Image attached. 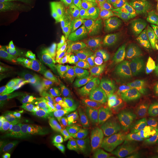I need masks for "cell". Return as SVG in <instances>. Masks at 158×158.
<instances>
[{"label":"cell","instance_id":"obj_1","mask_svg":"<svg viewBox=\"0 0 158 158\" xmlns=\"http://www.w3.org/2000/svg\"><path fill=\"white\" fill-rule=\"evenodd\" d=\"M80 118L85 125L97 133L109 145H112L111 120L96 106L92 97H87L83 102Z\"/></svg>","mask_w":158,"mask_h":158},{"label":"cell","instance_id":"obj_2","mask_svg":"<svg viewBox=\"0 0 158 158\" xmlns=\"http://www.w3.org/2000/svg\"><path fill=\"white\" fill-rule=\"evenodd\" d=\"M87 149L93 142L90 133L79 121L74 119H60L56 127L49 133Z\"/></svg>","mask_w":158,"mask_h":158},{"label":"cell","instance_id":"obj_3","mask_svg":"<svg viewBox=\"0 0 158 158\" xmlns=\"http://www.w3.org/2000/svg\"><path fill=\"white\" fill-rule=\"evenodd\" d=\"M42 11L38 7L22 2L10 3L0 6L1 23L25 21L40 18Z\"/></svg>","mask_w":158,"mask_h":158},{"label":"cell","instance_id":"obj_4","mask_svg":"<svg viewBox=\"0 0 158 158\" xmlns=\"http://www.w3.org/2000/svg\"><path fill=\"white\" fill-rule=\"evenodd\" d=\"M0 113L3 117L19 121L24 124H34V114L26 111L18 107L11 101L10 97L4 92H1Z\"/></svg>","mask_w":158,"mask_h":158},{"label":"cell","instance_id":"obj_5","mask_svg":"<svg viewBox=\"0 0 158 158\" xmlns=\"http://www.w3.org/2000/svg\"><path fill=\"white\" fill-rule=\"evenodd\" d=\"M134 106L142 107L158 100V83L138 84Z\"/></svg>","mask_w":158,"mask_h":158},{"label":"cell","instance_id":"obj_6","mask_svg":"<svg viewBox=\"0 0 158 158\" xmlns=\"http://www.w3.org/2000/svg\"><path fill=\"white\" fill-rule=\"evenodd\" d=\"M140 132L136 130L129 131L120 128L112 130L113 140L123 155H127L129 148L136 139Z\"/></svg>","mask_w":158,"mask_h":158},{"label":"cell","instance_id":"obj_7","mask_svg":"<svg viewBox=\"0 0 158 158\" xmlns=\"http://www.w3.org/2000/svg\"><path fill=\"white\" fill-rule=\"evenodd\" d=\"M142 28L148 38L158 36V17L144 6L139 13Z\"/></svg>","mask_w":158,"mask_h":158},{"label":"cell","instance_id":"obj_8","mask_svg":"<svg viewBox=\"0 0 158 158\" xmlns=\"http://www.w3.org/2000/svg\"><path fill=\"white\" fill-rule=\"evenodd\" d=\"M152 153L147 133L140 132L130 147L127 155L133 158H149Z\"/></svg>","mask_w":158,"mask_h":158},{"label":"cell","instance_id":"obj_9","mask_svg":"<svg viewBox=\"0 0 158 158\" xmlns=\"http://www.w3.org/2000/svg\"><path fill=\"white\" fill-rule=\"evenodd\" d=\"M101 11L102 19V28L104 33L110 39L113 45L121 44L122 38L111 17L108 4H102Z\"/></svg>","mask_w":158,"mask_h":158},{"label":"cell","instance_id":"obj_10","mask_svg":"<svg viewBox=\"0 0 158 158\" xmlns=\"http://www.w3.org/2000/svg\"><path fill=\"white\" fill-rule=\"evenodd\" d=\"M111 17L123 39L127 31V12L122 4H108Z\"/></svg>","mask_w":158,"mask_h":158},{"label":"cell","instance_id":"obj_11","mask_svg":"<svg viewBox=\"0 0 158 158\" xmlns=\"http://www.w3.org/2000/svg\"><path fill=\"white\" fill-rule=\"evenodd\" d=\"M46 158H81L78 152L72 149L54 145H45L39 149Z\"/></svg>","mask_w":158,"mask_h":158},{"label":"cell","instance_id":"obj_12","mask_svg":"<svg viewBox=\"0 0 158 158\" xmlns=\"http://www.w3.org/2000/svg\"><path fill=\"white\" fill-rule=\"evenodd\" d=\"M12 102L18 107L29 113L41 112L46 108L45 102H40L36 98H23L19 96L18 93L13 92L11 93Z\"/></svg>","mask_w":158,"mask_h":158},{"label":"cell","instance_id":"obj_13","mask_svg":"<svg viewBox=\"0 0 158 158\" xmlns=\"http://www.w3.org/2000/svg\"><path fill=\"white\" fill-rule=\"evenodd\" d=\"M136 79L142 83H152L158 81V56L142 65L136 74Z\"/></svg>","mask_w":158,"mask_h":158},{"label":"cell","instance_id":"obj_14","mask_svg":"<svg viewBox=\"0 0 158 158\" xmlns=\"http://www.w3.org/2000/svg\"><path fill=\"white\" fill-rule=\"evenodd\" d=\"M113 88L110 86H106L102 93L97 96L93 97V100L102 113L110 119V113L111 112V101L113 98Z\"/></svg>","mask_w":158,"mask_h":158},{"label":"cell","instance_id":"obj_15","mask_svg":"<svg viewBox=\"0 0 158 158\" xmlns=\"http://www.w3.org/2000/svg\"><path fill=\"white\" fill-rule=\"evenodd\" d=\"M158 55V36L148 38L141 46L142 65L150 62Z\"/></svg>","mask_w":158,"mask_h":158},{"label":"cell","instance_id":"obj_16","mask_svg":"<svg viewBox=\"0 0 158 158\" xmlns=\"http://www.w3.org/2000/svg\"><path fill=\"white\" fill-rule=\"evenodd\" d=\"M141 46V45L139 46L135 50L124 57L126 64L130 69V75L132 80H134V77H135L136 74L142 64Z\"/></svg>","mask_w":158,"mask_h":158},{"label":"cell","instance_id":"obj_17","mask_svg":"<svg viewBox=\"0 0 158 158\" xmlns=\"http://www.w3.org/2000/svg\"><path fill=\"white\" fill-rule=\"evenodd\" d=\"M158 123V117L153 111L142 110L136 119V125L142 128H151Z\"/></svg>","mask_w":158,"mask_h":158},{"label":"cell","instance_id":"obj_18","mask_svg":"<svg viewBox=\"0 0 158 158\" xmlns=\"http://www.w3.org/2000/svg\"><path fill=\"white\" fill-rule=\"evenodd\" d=\"M91 156L96 158H115L98 140H94L87 148Z\"/></svg>","mask_w":158,"mask_h":158},{"label":"cell","instance_id":"obj_19","mask_svg":"<svg viewBox=\"0 0 158 158\" xmlns=\"http://www.w3.org/2000/svg\"><path fill=\"white\" fill-rule=\"evenodd\" d=\"M59 121V119L51 118L46 115H38L34 117V124L49 134L51 131L56 127Z\"/></svg>","mask_w":158,"mask_h":158},{"label":"cell","instance_id":"obj_20","mask_svg":"<svg viewBox=\"0 0 158 158\" xmlns=\"http://www.w3.org/2000/svg\"><path fill=\"white\" fill-rule=\"evenodd\" d=\"M142 110V107H133L130 112L120 120L117 127L121 128H128L131 126L136 125V119Z\"/></svg>","mask_w":158,"mask_h":158},{"label":"cell","instance_id":"obj_21","mask_svg":"<svg viewBox=\"0 0 158 158\" xmlns=\"http://www.w3.org/2000/svg\"><path fill=\"white\" fill-rule=\"evenodd\" d=\"M141 44L140 42L134 40V38L130 35L128 32L126 31L121 42L122 53L124 57L129 54L132 51L135 50L139 46L141 45Z\"/></svg>","mask_w":158,"mask_h":158},{"label":"cell","instance_id":"obj_22","mask_svg":"<svg viewBox=\"0 0 158 158\" xmlns=\"http://www.w3.org/2000/svg\"><path fill=\"white\" fill-rule=\"evenodd\" d=\"M135 93L134 94L131 99L127 104L119 108L118 110L116 111H113L112 121H111L113 124L117 126L120 120L123 118L127 113L130 112V110L133 107V104H134L133 101L134 100H135Z\"/></svg>","mask_w":158,"mask_h":158},{"label":"cell","instance_id":"obj_23","mask_svg":"<svg viewBox=\"0 0 158 158\" xmlns=\"http://www.w3.org/2000/svg\"><path fill=\"white\" fill-rule=\"evenodd\" d=\"M131 79V77L130 74L128 72V71L125 70L123 74L122 79H121L120 83L115 89L114 100H117L120 96L127 90L128 88L129 87L130 83H130Z\"/></svg>","mask_w":158,"mask_h":158},{"label":"cell","instance_id":"obj_24","mask_svg":"<svg viewBox=\"0 0 158 158\" xmlns=\"http://www.w3.org/2000/svg\"><path fill=\"white\" fill-rule=\"evenodd\" d=\"M51 111L62 118L64 119H72L70 109L67 107L62 102H55L51 108Z\"/></svg>","mask_w":158,"mask_h":158},{"label":"cell","instance_id":"obj_25","mask_svg":"<svg viewBox=\"0 0 158 158\" xmlns=\"http://www.w3.org/2000/svg\"><path fill=\"white\" fill-rule=\"evenodd\" d=\"M134 89V87L133 84L130 83L129 87L128 88L127 90L120 96L117 100H115V102L113 104L114 111H116L118 110L119 108L123 106H124V104H127L130 101L134 95V93H133Z\"/></svg>","mask_w":158,"mask_h":158},{"label":"cell","instance_id":"obj_26","mask_svg":"<svg viewBox=\"0 0 158 158\" xmlns=\"http://www.w3.org/2000/svg\"><path fill=\"white\" fill-rule=\"evenodd\" d=\"M29 1H35L52 6H60L62 4L61 0H0V6H4L10 3L25 2Z\"/></svg>","mask_w":158,"mask_h":158},{"label":"cell","instance_id":"obj_27","mask_svg":"<svg viewBox=\"0 0 158 158\" xmlns=\"http://www.w3.org/2000/svg\"><path fill=\"white\" fill-rule=\"evenodd\" d=\"M132 12L140 11L145 5V0H121Z\"/></svg>","mask_w":158,"mask_h":158},{"label":"cell","instance_id":"obj_28","mask_svg":"<svg viewBox=\"0 0 158 158\" xmlns=\"http://www.w3.org/2000/svg\"><path fill=\"white\" fill-rule=\"evenodd\" d=\"M152 153L158 157V134L153 132H147Z\"/></svg>","mask_w":158,"mask_h":158},{"label":"cell","instance_id":"obj_29","mask_svg":"<svg viewBox=\"0 0 158 158\" xmlns=\"http://www.w3.org/2000/svg\"><path fill=\"white\" fill-rule=\"evenodd\" d=\"M17 93L19 96H21L23 98H28V99L31 98V96L27 87L25 81H22L19 85Z\"/></svg>","mask_w":158,"mask_h":158},{"label":"cell","instance_id":"obj_30","mask_svg":"<svg viewBox=\"0 0 158 158\" xmlns=\"http://www.w3.org/2000/svg\"><path fill=\"white\" fill-rule=\"evenodd\" d=\"M145 6L158 17V0H145Z\"/></svg>","mask_w":158,"mask_h":158},{"label":"cell","instance_id":"obj_31","mask_svg":"<svg viewBox=\"0 0 158 158\" xmlns=\"http://www.w3.org/2000/svg\"><path fill=\"white\" fill-rule=\"evenodd\" d=\"M13 141V138L11 136L6 135L1 131L0 132V143L1 145H5Z\"/></svg>","mask_w":158,"mask_h":158},{"label":"cell","instance_id":"obj_32","mask_svg":"<svg viewBox=\"0 0 158 158\" xmlns=\"http://www.w3.org/2000/svg\"><path fill=\"white\" fill-rule=\"evenodd\" d=\"M149 106V107L156 114V115L158 117V100L155 101V102H152L151 103H150L149 104H148Z\"/></svg>","mask_w":158,"mask_h":158},{"label":"cell","instance_id":"obj_33","mask_svg":"<svg viewBox=\"0 0 158 158\" xmlns=\"http://www.w3.org/2000/svg\"><path fill=\"white\" fill-rule=\"evenodd\" d=\"M151 129L152 130V132L156 134H158V123L157 124L155 125L153 127H152Z\"/></svg>","mask_w":158,"mask_h":158},{"label":"cell","instance_id":"obj_34","mask_svg":"<svg viewBox=\"0 0 158 158\" xmlns=\"http://www.w3.org/2000/svg\"><path fill=\"white\" fill-rule=\"evenodd\" d=\"M27 158H40V157H29Z\"/></svg>","mask_w":158,"mask_h":158},{"label":"cell","instance_id":"obj_35","mask_svg":"<svg viewBox=\"0 0 158 158\" xmlns=\"http://www.w3.org/2000/svg\"><path fill=\"white\" fill-rule=\"evenodd\" d=\"M90 158V157H86V158Z\"/></svg>","mask_w":158,"mask_h":158},{"label":"cell","instance_id":"obj_36","mask_svg":"<svg viewBox=\"0 0 158 158\" xmlns=\"http://www.w3.org/2000/svg\"><path fill=\"white\" fill-rule=\"evenodd\" d=\"M158 158V157H157V158Z\"/></svg>","mask_w":158,"mask_h":158}]
</instances>
